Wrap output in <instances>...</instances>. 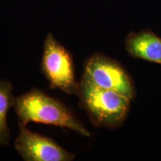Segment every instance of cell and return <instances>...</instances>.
I'll return each instance as SVG.
<instances>
[{"label": "cell", "mask_w": 161, "mask_h": 161, "mask_svg": "<svg viewBox=\"0 0 161 161\" xmlns=\"http://www.w3.org/2000/svg\"><path fill=\"white\" fill-rule=\"evenodd\" d=\"M20 123L37 122L66 128L85 136L90 134L65 104L43 91L32 89L16 98L14 104Z\"/></svg>", "instance_id": "6da1fadb"}, {"label": "cell", "mask_w": 161, "mask_h": 161, "mask_svg": "<svg viewBox=\"0 0 161 161\" xmlns=\"http://www.w3.org/2000/svg\"><path fill=\"white\" fill-rule=\"evenodd\" d=\"M77 96L80 107L89 116L92 124L97 127L119 128L129 112L131 100L117 92L96 86L84 75Z\"/></svg>", "instance_id": "7a4b0ae2"}, {"label": "cell", "mask_w": 161, "mask_h": 161, "mask_svg": "<svg viewBox=\"0 0 161 161\" xmlns=\"http://www.w3.org/2000/svg\"><path fill=\"white\" fill-rule=\"evenodd\" d=\"M42 70L52 89L77 95L79 82L75 77L72 55L52 33L48 34L44 42Z\"/></svg>", "instance_id": "3957f363"}, {"label": "cell", "mask_w": 161, "mask_h": 161, "mask_svg": "<svg viewBox=\"0 0 161 161\" xmlns=\"http://www.w3.org/2000/svg\"><path fill=\"white\" fill-rule=\"evenodd\" d=\"M84 76L96 86L134 99L136 90L131 76L116 60L101 53L92 55L84 65Z\"/></svg>", "instance_id": "277c9868"}, {"label": "cell", "mask_w": 161, "mask_h": 161, "mask_svg": "<svg viewBox=\"0 0 161 161\" xmlns=\"http://www.w3.org/2000/svg\"><path fill=\"white\" fill-rule=\"evenodd\" d=\"M19 133L15 148L26 161H71L75 154L60 147L54 140L32 132L19 122Z\"/></svg>", "instance_id": "5b68a950"}, {"label": "cell", "mask_w": 161, "mask_h": 161, "mask_svg": "<svg viewBox=\"0 0 161 161\" xmlns=\"http://www.w3.org/2000/svg\"><path fill=\"white\" fill-rule=\"evenodd\" d=\"M125 47L132 58L161 64V37L150 30L130 32Z\"/></svg>", "instance_id": "8992f818"}, {"label": "cell", "mask_w": 161, "mask_h": 161, "mask_svg": "<svg viewBox=\"0 0 161 161\" xmlns=\"http://www.w3.org/2000/svg\"><path fill=\"white\" fill-rule=\"evenodd\" d=\"M14 101L11 84L0 80V145H7L10 140L7 115L11 107L14 104Z\"/></svg>", "instance_id": "52a82bcc"}]
</instances>
